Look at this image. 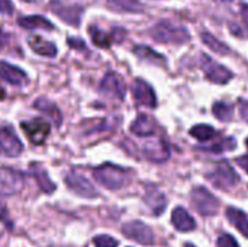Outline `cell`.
<instances>
[{"instance_id": "cell-25", "label": "cell", "mask_w": 248, "mask_h": 247, "mask_svg": "<svg viewBox=\"0 0 248 247\" xmlns=\"http://www.w3.org/2000/svg\"><path fill=\"white\" fill-rule=\"evenodd\" d=\"M109 6L119 12H128V13H141L144 10V6L140 0H108Z\"/></svg>"}, {"instance_id": "cell-38", "label": "cell", "mask_w": 248, "mask_h": 247, "mask_svg": "<svg viewBox=\"0 0 248 247\" xmlns=\"http://www.w3.org/2000/svg\"><path fill=\"white\" fill-rule=\"evenodd\" d=\"M185 247H196V246H195V245H192V243H186Z\"/></svg>"}, {"instance_id": "cell-16", "label": "cell", "mask_w": 248, "mask_h": 247, "mask_svg": "<svg viewBox=\"0 0 248 247\" xmlns=\"http://www.w3.org/2000/svg\"><path fill=\"white\" fill-rule=\"evenodd\" d=\"M132 134L138 137H151L157 131V122L150 115H140L131 125Z\"/></svg>"}, {"instance_id": "cell-5", "label": "cell", "mask_w": 248, "mask_h": 247, "mask_svg": "<svg viewBox=\"0 0 248 247\" xmlns=\"http://www.w3.org/2000/svg\"><path fill=\"white\" fill-rule=\"evenodd\" d=\"M201 67H202L206 79L217 84H225L234 77V74L227 67L214 61L206 54H202V57H201Z\"/></svg>"}, {"instance_id": "cell-31", "label": "cell", "mask_w": 248, "mask_h": 247, "mask_svg": "<svg viewBox=\"0 0 248 247\" xmlns=\"http://www.w3.org/2000/svg\"><path fill=\"white\" fill-rule=\"evenodd\" d=\"M218 247H240V245L231 234L225 233L218 237Z\"/></svg>"}, {"instance_id": "cell-40", "label": "cell", "mask_w": 248, "mask_h": 247, "mask_svg": "<svg viewBox=\"0 0 248 247\" xmlns=\"http://www.w3.org/2000/svg\"><path fill=\"white\" fill-rule=\"evenodd\" d=\"M247 147H248V138H247Z\"/></svg>"}, {"instance_id": "cell-24", "label": "cell", "mask_w": 248, "mask_h": 247, "mask_svg": "<svg viewBox=\"0 0 248 247\" xmlns=\"http://www.w3.org/2000/svg\"><path fill=\"white\" fill-rule=\"evenodd\" d=\"M19 25L25 29H36V28H41V29H45V31H52L54 29V25L42 17V16H25V17H20L19 19Z\"/></svg>"}, {"instance_id": "cell-34", "label": "cell", "mask_w": 248, "mask_h": 247, "mask_svg": "<svg viewBox=\"0 0 248 247\" xmlns=\"http://www.w3.org/2000/svg\"><path fill=\"white\" fill-rule=\"evenodd\" d=\"M68 44H70L71 47H77V48H81V49H84V48H86L81 39H74V38H70V39H68Z\"/></svg>"}, {"instance_id": "cell-3", "label": "cell", "mask_w": 248, "mask_h": 247, "mask_svg": "<svg viewBox=\"0 0 248 247\" xmlns=\"http://www.w3.org/2000/svg\"><path fill=\"white\" fill-rule=\"evenodd\" d=\"M190 198H192V204H193L195 210L203 217L215 215L219 210L218 198L203 186L193 188V191L190 192Z\"/></svg>"}, {"instance_id": "cell-30", "label": "cell", "mask_w": 248, "mask_h": 247, "mask_svg": "<svg viewBox=\"0 0 248 247\" xmlns=\"http://www.w3.org/2000/svg\"><path fill=\"white\" fill-rule=\"evenodd\" d=\"M93 243H94V247H118V242L113 237L106 236V234H100L94 237Z\"/></svg>"}, {"instance_id": "cell-20", "label": "cell", "mask_w": 248, "mask_h": 247, "mask_svg": "<svg viewBox=\"0 0 248 247\" xmlns=\"http://www.w3.org/2000/svg\"><path fill=\"white\" fill-rule=\"evenodd\" d=\"M28 44L32 48V51H35L39 55H44V57H55L57 55V47L52 42L42 39L41 36H36V35L29 36Z\"/></svg>"}, {"instance_id": "cell-35", "label": "cell", "mask_w": 248, "mask_h": 247, "mask_svg": "<svg viewBox=\"0 0 248 247\" xmlns=\"http://www.w3.org/2000/svg\"><path fill=\"white\" fill-rule=\"evenodd\" d=\"M241 16H243L244 22L248 25V4H243V7H241Z\"/></svg>"}, {"instance_id": "cell-8", "label": "cell", "mask_w": 248, "mask_h": 247, "mask_svg": "<svg viewBox=\"0 0 248 247\" xmlns=\"http://www.w3.org/2000/svg\"><path fill=\"white\" fill-rule=\"evenodd\" d=\"M25 135L32 144H42L49 135V124L42 118H33L31 121H23L20 124Z\"/></svg>"}, {"instance_id": "cell-2", "label": "cell", "mask_w": 248, "mask_h": 247, "mask_svg": "<svg viewBox=\"0 0 248 247\" xmlns=\"http://www.w3.org/2000/svg\"><path fill=\"white\" fill-rule=\"evenodd\" d=\"M150 35L153 36V39L161 44H185L190 39V35L186 28L169 20L158 22L150 31Z\"/></svg>"}, {"instance_id": "cell-29", "label": "cell", "mask_w": 248, "mask_h": 247, "mask_svg": "<svg viewBox=\"0 0 248 247\" xmlns=\"http://www.w3.org/2000/svg\"><path fill=\"white\" fill-rule=\"evenodd\" d=\"M212 112L219 121H231L234 115V108L225 102H215L212 106Z\"/></svg>"}, {"instance_id": "cell-36", "label": "cell", "mask_w": 248, "mask_h": 247, "mask_svg": "<svg viewBox=\"0 0 248 247\" xmlns=\"http://www.w3.org/2000/svg\"><path fill=\"white\" fill-rule=\"evenodd\" d=\"M241 115H243L244 119H247L248 121V102H244V103H243V106H241Z\"/></svg>"}, {"instance_id": "cell-1", "label": "cell", "mask_w": 248, "mask_h": 247, "mask_svg": "<svg viewBox=\"0 0 248 247\" xmlns=\"http://www.w3.org/2000/svg\"><path fill=\"white\" fill-rule=\"evenodd\" d=\"M93 178L106 189L118 191L128 185L131 176L129 172L124 167H119L112 163H105L96 169H93Z\"/></svg>"}, {"instance_id": "cell-21", "label": "cell", "mask_w": 248, "mask_h": 247, "mask_svg": "<svg viewBox=\"0 0 248 247\" xmlns=\"http://www.w3.org/2000/svg\"><path fill=\"white\" fill-rule=\"evenodd\" d=\"M227 217L231 221V224L248 239V215L244 214L241 210H237L234 207H230L227 210Z\"/></svg>"}, {"instance_id": "cell-13", "label": "cell", "mask_w": 248, "mask_h": 247, "mask_svg": "<svg viewBox=\"0 0 248 247\" xmlns=\"http://www.w3.org/2000/svg\"><path fill=\"white\" fill-rule=\"evenodd\" d=\"M23 150V146L12 128L0 130V154L6 157H17Z\"/></svg>"}, {"instance_id": "cell-32", "label": "cell", "mask_w": 248, "mask_h": 247, "mask_svg": "<svg viewBox=\"0 0 248 247\" xmlns=\"http://www.w3.org/2000/svg\"><path fill=\"white\" fill-rule=\"evenodd\" d=\"M0 13L12 15L13 13V3L10 0H0Z\"/></svg>"}, {"instance_id": "cell-26", "label": "cell", "mask_w": 248, "mask_h": 247, "mask_svg": "<svg viewBox=\"0 0 248 247\" xmlns=\"http://www.w3.org/2000/svg\"><path fill=\"white\" fill-rule=\"evenodd\" d=\"M134 52L144 61H148L151 64L155 66H164L166 64V58L163 55H160L158 52H155L154 49H151L150 47H144V45H138L135 47Z\"/></svg>"}, {"instance_id": "cell-14", "label": "cell", "mask_w": 248, "mask_h": 247, "mask_svg": "<svg viewBox=\"0 0 248 247\" xmlns=\"http://www.w3.org/2000/svg\"><path fill=\"white\" fill-rule=\"evenodd\" d=\"M144 157L153 163H164L170 157L169 146L164 140L148 141L144 146Z\"/></svg>"}, {"instance_id": "cell-17", "label": "cell", "mask_w": 248, "mask_h": 247, "mask_svg": "<svg viewBox=\"0 0 248 247\" xmlns=\"http://www.w3.org/2000/svg\"><path fill=\"white\" fill-rule=\"evenodd\" d=\"M171 223H173L176 230L183 231V233L192 231V230L196 229V221L193 220V217L183 207L174 208V211L171 214Z\"/></svg>"}, {"instance_id": "cell-4", "label": "cell", "mask_w": 248, "mask_h": 247, "mask_svg": "<svg viewBox=\"0 0 248 247\" xmlns=\"http://www.w3.org/2000/svg\"><path fill=\"white\" fill-rule=\"evenodd\" d=\"M206 179L218 189H231L238 183V175L235 173L234 167L227 162H219L217 163L215 169L206 175Z\"/></svg>"}, {"instance_id": "cell-22", "label": "cell", "mask_w": 248, "mask_h": 247, "mask_svg": "<svg viewBox=\"0 0 248 247\" xmlns=\"http://www.w3.org/2000/svg\"><path fill=\"white\" fill-rule=\"evenodd\" d=\"M35 108H36L38 111L44 112L49 119H52L55 125H61L62 116H61L60 109L55 106V103L49 102V100H48V99H45V98H39V99L35 102Z\"/></svg>"}, {"instance_id": "cell-10", "label": "cell", "mask_w": 248, "mask_h": 247, "mask_svg": "<svg viewBox=\"0 0 248 247\" xmlns=\"http://www.w3.org/2000/svg\"><path fill=\"white\" fill-rule=\"evenodd\" d=\"M99 89L105 96H109V98L118 99V100H122L125 96V92H126L124 79L118 73H108L103 77Z\"/></svg>"}, {"instance_id": "cell-37", "label": "cell", "mask_w": 248, "mask_h": 247, "mask_svg": "<svg viewBox=\"0 0 248 247\" xmlns=\"http://www.w3.org/2000/svg\"><path fill=\"white\" fill-rule=\"evenodd\" d=\"M4 95H6V93H4V89H3V87L0 86V100H1L3 98H4Z\"/></svg>"}, {"instance_id": "cell-23", "label": "cell", "mask_w": 248, "mask_h": 247, "mask_svg": "<svg viewBox=\"0 0 248 247\" xmlns=\"http://www.w3.org/2000/svg\"><path fill=\"white\" fill-rule=\"evenodd\" d=\"M119 31H121V29H115V32L106 33V32H103L102 29H99V28H96V26H90L89 33H90L93 42H94L97 47L108 48V47L116 39V33H119Z\"/></svg>"}, {"instance_id": "cell-18", "label": "cell", "mask_w": 248, "mask_h": 247, "mask_svg": "<svg viewBox=\"0 0 248 247\" xmlns=\"http://www.w3.org/2000/svg\"><path fill=\"white\" fill-rule=\"evenodd\" d=\"M144 201H145V204L151 208V211H153L154 215L163 214V211H164L166 207H167V199H166V197H164L157 188H148V189H147V194H145V197H144Z\"/></svg>"}, {"instance_id": "cell-19", "label": "cell", "mask_w": 248, "mask_h": 247, "mask_svg": "<svg viewBox=\"0 0 248 247\" xmlns=\"http://www.w3.org/2000/svg\"><path fill=\"white\" fill-rule=\"evenodd\" d=\"M29 170H31L32 176L35 178V181H36V183L39 185V188H41L42 192H45V194H52V192L55 191L54 182L48 178L45 169H42V166H41L39 163H32Z\"/></svg>"}, {"instance_id": "cell-28", "label": "cell", "mask_w": 248, "mask_h": 247, "mask_svg": "<svg viewBox=\"0 0 248 247\" xmlns=\"http://www.w3.org/2000/svg\"><path fill=\"white\" fill-rule=\"evenodd\" d=\"M215 128L208 125V124H201V125H195L192 130H190V135L195 137L196 140L202 141V143H206V141H211L214 137H215Z\"/></svg>"}, {"instance_id": "cell-15", "label": "cell", "mask_w": 248, "mask_h": 247, "mask_svg": "<svg viewBox=\"0 0 248 247\" xmlns=\"http://www.w3.org/2000/svg\"><path fill=\"white\" fill-rule=\"evenodd\" d=\"M0 79L15 86H22L28 83L26 73L19 67L12 66L6 61H0Z\"/></svg>"}, {"instance_id": "cell-33", "label": "cell", "mask_w": 248, "mask_h": 247, "mask_svg": "<svg viewBox=\"0 0 248 247\" xmlns=\"http://www.w3.org/2000/svg\"><path fill=\"white\" fill-rule=\"evenodd\" d=\"M237 165L240 166V167H243L246 172L248 173V156H243V157H240L238 160H237Z\"/></svg>"}, {"instance_id": "cell-12", "label": "cell", "mask_w": 248, "mask_h": 247, "mask_svg": "<svg viewBox=\"0 0 248 247\" xmlns=\"http://www.w3.org/2000/svg\"><path fill=\"white\" fill-rule=\"evenodd\" d=\"M132 96L138 105L147 106V108H155L157 106V98L153 90V87L142 79H135L132 83Z\"/></svg>"}, {"instance_id": "cell-39", "label": "cell", "mask_w": 248, "mask_h": 247, "mask_svg": "<svg viewBox=\"0 0 248 247\" xmlns=\"http://www.w3.org/2000/svg\"><path fill=\"white\" fill-rule=\"evenodd\" d=\"M25 1H36V0H25Z\"/></svg>"}, {"instance_id": "cell-7", "label": "cell", "mask_w": 248, "mask_h": 247, "mask_svg": "<svg viewBox=\"0 0 248 247\" xmlns=\"http://www.w3.org/2000/svg\"><path fill=\"white\" fill-rule=\"evenodd\" d=\"M65 185L70 188V191H73L76 195H78L81 198L90 199V198L97 197V191L92 185V182L87 178H84L81 173H78L77 170H71L65 176Z\"/></svg>"}, {"instance_id": "cell-27", "label": "cell", "mask_w": 248, "mask_h": 247, "mask_svg": "<svg viewBox=\"0 0 248 247\" xmlns=\"http://www.w3.org/2000/svg\"><path fill=\"white\" fill-rule=\"evenodd\" d=\"M201 38H202L203 44H205L206 47H209L214 52H217V54H219V55H225V54L230 52V48H228L224 42H221L217 36L211 35L209 32H202Z\"/></svg>"}, {"instance_id": "cell-6", "label": "cell", "mask_w": 248, "mask_h": 247, "mask_svg": "<svg viewBox=\"0 0 248 247\" xmlns=\"http://www.w3.org/2000/svg\"><path fill=\"white\" fill-rule=\"evenodd\" d=\"M122 233L125 234V237L140 243V245H145V246H153L155 243V236L154 231L144 223L141 221H131L126 223L122 227Z\"/></svg>"}, {"instance_id": "cell-11", "label": "cell", "mask_w": 248, "mask_h": 247, "mask_svg": "<svg viewBox=\"0 0 248 247\" xmlns=\"http://www.w3.org/2000/svg\"><path fill=\"white\" fill-rule=\"evenodd\" d=\"M49 9L65 23L73 25V26H78L80 25V16H81V7L80 6H70V4H64L60 0H52L49 3Z\"/></svg>"}, {"instance_id": "cell-9", "label": "cell", "mask_w": 248, "mask_h": 247, "mask_svg": "<svg viewBox=\"0 0 248 247\" xmlns=\"http://www.w3.org/2000/svg\"><path fill=\"white\" fill-rule=\"evenodd\" d=\"M22 185V173L10 167H0V197H10L17 194Z\"/></svg>"}]
</instances>
